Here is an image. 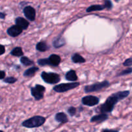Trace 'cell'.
<instances>
[{
    "instance_id": "29",
    "label": "cell",
    "mask_w": 132,
    "mask_h": 132,
    "mask_svg": "<svg viewBox=\"0 0 132 132\" xmlns=\"http://www.w3.org/2000/svg\"><path fill=\"white\" fill-rule=\"evenodd\" d=\"M5 75H6V73L4 71L0 70V79H3L5 78Z\"/></svg>"
},
{
    "instance_id": "20",
    "label": "cell",
    "mask_w": 132,
    "mask_h": 132,
    "mask_svg": "<svg viewBox=\"0 0 132 132\" xmlns=\"http://www.w3.org/2000/svg\"><path fill=\"white\" fill-rule=\"evenodd\" d=\"M11 55L16 57H20L23 55V52L21 47H15L11 51Z\"/></svg>"
},
{
    "instance_id": "18",
    "label": "cell",
    "mask_w": 132,
    "mask_h": 132,
    "mask_svg": "<svg viewBox=\"0 0 132 132\" xmlns=\"http://www.w3.org/2000/svg\"><path fill=\"white\" fill-rule=\"evenodd\" d=\"M36 49L40 52H45L48 49V46L45 42H39L36 45Z\"/></svg>"
},
{
    "instance_id": "32",
    "label": "cell",
    "mask_w": 132,
    "mask_h": 132,
    "mask_svg": "<svg viewBox=\"0 0 132 132\" xmlns=\"http://www.w3.org/2000/svg\"><path fill=\"white\" fill-rule=\"evenodd\" d=\"M0 132H3V131H1V130H0Z\"/></svg>"
},
{
    "instance_id": "22",
    "label": "cell",
    "mask_w": 132,
    "mask_h": 132,
    "mask_svg": "<svg viewBox=\"0 0 132 132\" xmlns=\"http://www.w3.org/2000/svg\"><path fill=\"white\" fill-rule=\"evenodd\" d=\"M37 63H38L39 65L40 66H43L45 65H50V63H49L48 59H39L38 61H37Z\"/></svg>"
},
{
    "instance_id": "27",
    "label": "cell",
    "mask_w": 132,
    "mask_h": 132,
    "mask_svg": "<svg viewBox=\"0 0 132 132\" xmlns=\"http://www.w3.org/2000/svg\"><path fill=\"white\" fill-rule=\"evenodd\" d=\"M124 66H126V67H131L132 65V59L131 58H129V59H126L123 63Z\"/></svg>"
},
{
    "instance_id": "26",
    "label": "cell",
    "mask_w": 132,
    "mask_h": 132,
    "mask_svg": "<svg viewBox=\"0 0 132 132\" xmlns=\"http://www.w3.org/2000/svg\"><path fill=\"white\" fill-rule=\"evenodd\" d=\"M131 72H132V68H128V69L125 70L121 72V73L119 74V76H125V75L130 74V73H131Z\"/></svg>"
},
{
    "instance_id": "24",
    "label": "cell",
    "mask_w": 132,
    "mask_h": 132,
    "mask_svg": "<svg viewBox=\"0 0 132 132\" xmlns=\"http://www.w3.org/2000/svg\"><path fill=\"white\" fill-rule=\"evenodd\" d=\"M68 113L70 115V116H75L76 113V109L73 106L70 107L68 109Z\"/></svg>"
},
{
    "instance_id": "9",
    "label": "cell",
    "mask_w": 132,
    "mask_h": 132,
    "mask_svg": "<svg viewBox=\"0 0 132 132\" xmlns=\"http://www.w3.org/2000/svg\"><path fill=\"white\" fill-rule=\"evenodd\" d=\"M22 32H23V30L20 27L17 26L16 24L12 26L7 30L8 34L11 37H17L19 34H21Z\"/></svg>"
},
{
    "instance_id": "11",
    "label": "cell",
    "mask_w": 132,
    "mask_h": 132,
    "mask_svg": "<svg viewBox=\"0 0 132 132\" xmlns=\"http://www.w3.org/2000/svg\"><path fill=\"white\" fill-rule=\"evenodd\" d=\"M108 116L106 113H101V114L92 117V118L90 120V122H101L103 121L108 119Z\"/></svg>"
},
{
    "instance_id": "7",
    "label": "cell",
    "mask_w": 132,
    "mask_h": 132,
    "mask_svg": "<svg viewBox=\"0 0 132 132\" xmlns=\"http://www.w3.org/2000/svg\"><path fill=\"white\" fill-rule=\"evenodd\" d=\"M82 104L88 106H94L99 103V99L93 95H88L82 99Z\"/></svg>"
},
{
    "instance_id": "10",
    "label": "cell",
    "mask_w": 132,
    "mask_h": 132,
    "mask_svg": "<svg viewBox=\"0 0 132 132\" xmlns=\"http://www.w3.org/2000/svg\"><path fill=\"white\" fill-rule=\"evenodd\" d=\"M15 23H16V25L20 27L22 30L27 29L28 27V26H29V22L27 20H26L25 19H24V18H21V17L16 18Z\"/></svg>"
},
{
    "instance_id": "25",
    "label": "cell",
    "mask_w": 132,
    "mask_h": 132,
    "mask_svg": "<svg viewBox=\"0 0 132 132\" xmlns=\"http://www.w3.org/2000/svg\"><path fill=\"white\" fill-rule=\"evenodd\" d=\"M104 8H106L107 9H110L112 8V3L110 0H105L104 2Z\"/></svg>"
},
{
    "instance_id": "5",
    "label": "cell",
    "mask_w": 132,
    "mask_h": 132,
    "mask_svg": "<svg viewBox=\"0 0 132 132\" xmlns=\"http://www.w3.org/2000/svg\"><path fill=\"white\" fill-rule=\"evenodd\" d=\"M110 82L108 81H104L103 82H97L91 85H88L85 87V92L86 93L100 91L104 88H107L109 86Z\"/></svg>"
},
{
    "instance_id": "21",
    "label": "cell",
    "mask_w": 132,
    "mask_h": 132,
    "mask_svg": "<svg viewBox=\"0 0 132 132\" xmlns=\"http://www.w3.org/2000/svg\"><path fill=\"white\" fill-rule=\"evenodd\" d=\"M20 61L21 63L23 64H24V66H30L34 64V62L32 60H30V59H28V57H27L25 56L21 57Z\"/></svg>"
},
{
    "instance_id": "19",
    "label": "cell",
    "mask_w": 132,
    "mask_h": 132,
    "mask_svg": "<svg viewBox=\"0 0 132 132\" xmlns=\"http://www.w3.org/2000/svg\"><path fill=\"white\" fill-rule=\"evenodd\" d=\"M65 44V41L63 38L59 37L58 39H56L55 40H54V41L53 42V45L55 46V48H59L61 46H63V45Z\"/></svg>"
},
{
    "instance_id": "12",
    "label": "cell",
    "mask_w": 132,
    "mask_h": 132,
    "mask_svg": "<svg viewBox=\"0 0 132 132\" xmlns=\"http://www.w3.org/2000/svg\"><path fill=\"white\" fill-rule=\"evenodd\" d=\"M48 59L49 63H50V65L54 66V67H57L59 65L61 62L60 56L56 55V54H52Z\"/></svg>"
},
{
    "instance_id": "13",
    "label": "cell",
    "mask_w": 132,
    "mask_h": 132,
    "mask_svg": "<svg viewBox=\"0 0 132 132\" xmlns=\"http://www.w3.org/2000/svg\"><path fill=\"white\" fill-rule=\"evenodd\" d=\"M55 119L60 123H67L68 121L67 116L63 112H59L56 113L55 116Z\"/></svg>"
},
{
    "instance_id": "31",
    "label": "cell",
    "mask_w": 132,
    "mask_h": 132,
    "mask_svg": "<svg viewBox=\"0 0 132 132\" xmlns=\"http://www.w3.org/2000/svg\"><path fill=\"white\" fill-rule=\"evenodd\" d=\"M5 18V14L3 12H0V19H4Z\"/></svg>"
},
{
    "instance_id": "6",
    "label": "cell",
    "mask_w": 132,
    "mask_h": 132,
    "mask_svg": "<svg viewBox=\"0 0 132 132\" xmlns=\"http://www.w3.org/2000/svg\"><path fill=\"white\" fill-rule=\"evenodd\" d=\"M45 88L42 85H36L35 87L31 88V94L37 101L41 100L44 97Z\"/></svg>"
},
{
    "instance_id": "1",
    "label": "cell",
    "mask_w": 132,
    "mask_h": 132,
    "mask_svg": "<svg viewBox=\"0 0 132 132\" xmlns=\"http://www.w3.org/2000/svg\"><path fill=\"white\" fill-rule=\"evenodd\" d=\"M130 95L129 91L119 92L116 94H112L106 100L104 103L99 107V110L101 113H106L112 112L116 104L119 101L125 99Z\"/></svg>"
},
{
    "instance_id": "8",
    "label": "cell",
    "mask_w": 132,
    "mask_h": 132,
    "mask_svg": "<svg viewBox=\"0 0 132 132\" xmlns=\"http://www.w3.org/2000/svg\"><path fill=\"white\" fill-rule=\"evenodd\" d=\"M24 15L28 20L33 21L36 19V10L30 6H26L23 10Z\"/></svg>"
},
{
    "instance_id": "16",
    "label": "cell",
    "mask_w": 132,
    "mask_h": 132,
    "mask_svg": "<svg viewBox=\"0 0 132 132\" xmlns=\"http://www.w3.org/2000/svg\"><path fill=\"white\" fill-rule=\"evenodd\" d=\"M39 70V68L37 67H31V68H28V70L25 71L23 73V76L24 77H30V76H32L37 72V70Z\"/></svg>"
},
{
    "instance_id": "2",
    "label": "cell",
    "mask_w": 132,
    "mask_h": 132,
    "mask_svg": "<svg viewBox=\"0 0 132 132\" xmlns=\"http://www.w3.org/2000/svg\"><path fill=\"white\" fill-rule=\"evenodd\" d=\"M45 118L42 116H34L23 122L22 126L28 128H37L42 126L45 122Z\"/></svg>"
},
{
    "instance_id": "30",
    "label": "cell",
    "mask_w": 132,
    "mask_h": 132,
    "mask_svg": "<svg viewBox=\"0 0 132 132\" xmlns=\"http://www.w3.org/2000/svg\"><path fill=\"white\" fill-rule=\"evenodd\" d=\"M102 132H119L118 130H110V129H104Z\"/></svg>"
},
{
    "instance_id": "3",
    "label": "cell",
    "mask_w": 132,
    "mask_h": 132,
    "mask_svg": "<svg viewBox=\"0 0 132 132\" xmlns=\"http://www.w3.org/2000/svg\"><path fill=\"white\" fill-rule=\"evenodd\" d=\"M41 77L45 82L51 85L57 83L61 80L60 76L59 75L52 72L47 73L46 72H43L41 73Z\"/></svg>"
},
{
    "instance_id": "33",
    "label": "cell",
    "mask_w": 132,
    "mask_h": 132,
    "mask_svg": "<svg viewBox=\"0 0 132 132\" xmlns=\"http://www.w3.org/2000/svg\"><path fill=\"white\" fill-rule=\"evenodd\" d=\"M116 1H119V0H116Z\"/></svg>"
},
{
    "instance_id": "23",
    "label": "cell",
    "mask_w": 132,
    "mask_h": 132,
    "mask_svg": "<svg viewBox=\"0 0 132 132\" xmlns=\"http://www.w3.org/2000/svg\"><path fill=\"white\" fill-rule=\"evenodd\" d=\"M16 81H17V79L14 77H9L4 79V82H6V83L12 84V83H14L15 82H16Z\"/></svg>"
},
{
    "instance_id": "15",
    "label": "cell",
    "mask_w": 132,
    "mask_h": 132,
    "mask_svg": "<svg viewBox=\"0 0 132 132\" xmlns=\"http://www.w3.org/2000/svg\"><path fill=\"white\" fill-rule=\"evenodd\" d=\"M72 60L75 63H83L86 61L85 59L78 54H73L72 57Z\"/></svg>"
},
{
    "instance_id": "28",
    "label": "cell",
    "mask_w": 132,
    "mask_h": 132,
    "mask_svg": "<svg viewBox=\"0 0 132 132\" xmlns=\"http://www.w3.org/2000/svg\"><path fill=\"white\" fill-rule=\"evenodd\" d=\"M5 52V48L3 45H0V55L3 54Z\"/></svg>"
},
{
    "instance_id": "4",
    "label": "cell",
    "mask_w": 132,
    "mask_h": 132,
    "mask_svg": "<svg viewBox=\"0 0 132 132\" xmlns=\"http://www.w3.org/2000/svg\"><path fill=\"white\" fill-rule=\"evenodd\" d=\"M79 83L77 82H69V83H62L55 86L53 89L56 92L63 93L68 91V90L76 88L77 86H79Z\"/></svg>"
},
{
    "instance_id": "17",
    "label": "cell",
    "mask_w": 132,
    "mask_h": 132,
    "mask_svg": "<svg viewBox=\"0 0 132 132\" xmlns=\"http://www.w3.org/2000/svg\"><path fill=\"white\" fill-rule=\"evenodd\" d=\"M104 9H105L104 5H92V6H89V7L86 9V12H93V11H99V10H103Z\"/></svg>"
},
{
    "instance_id": "14",
    "label": "cell",
    "mask_w": 132,
    "mask_h": 132,
    "mask_svg": "<svg viewBox=\"0 0 132 132\" xmlns=\"http://www.w3.org/2000/svg\"><path fill=\"white\" fill-rule=\"evenodd\" d=\"M66 79L69 81H76L77 80V76L76 74V71L71 70L68 71L65 75Z\"/></svg>"
}]
</instances>
